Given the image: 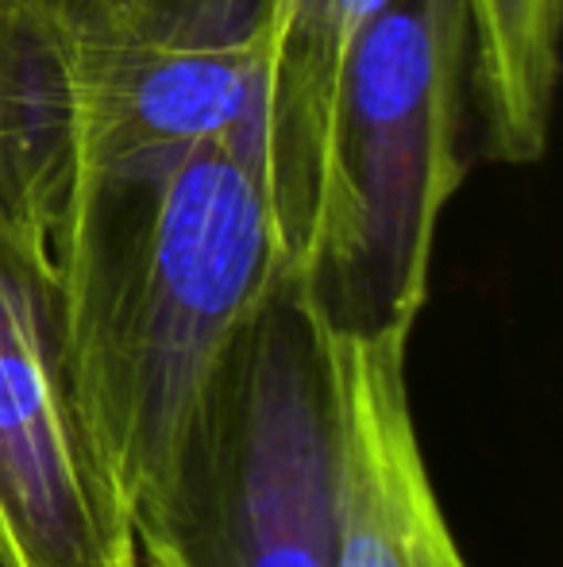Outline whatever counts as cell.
<instances>
[{
    "label": "cell",
    "mask_w": 563,
    "mask_h": 567,
    "mask_svg": "<svg viewBox=\"0 0 563 567\" xmlns=\"http://www.w3.org/2000/svg\"><path fill=\"white\" fill-rule=\"evenodd\" d=\"M46 262L77 405L132 525L163 491L205 374L290 270L259 116L166 171L90 178Z\"/></svg>",
    "instance_id": "1"
},
{
    "label": "cell",
    "mask_w": 563,
    "mask_h": 567,
    "mask_svg": "<svg viewBox=\"0 0 563 567\" xmlns=\"http://www.w3.org/2000/svg\"><path fill=\"white\" fill-rule=\"evenodd\" d=\"M467 8L390 0L347 59L309 236L293 262L332 337H414L440 217L463 186Z\"/></svg>",
    "instance_id": "2"
},
{
    "label": "cell",
    "mask_w": 563,
    "mask_h": 567,
    "mask_svg": "<svg viewBox=\"0 0 563 567\" xmlns=\"http://www.w3.org/2000/svg\"><path fill=\"white\" fill-rule=\"evenodd\" d=\"M336 517L329 332L285 270L205 374L132 537L147 567H332Z\"/></svg>",
    "instance_id": "3"
},
{
    "label": "cell",
    "mask_w": 563,
    "mask_h": 567,
    "mask_svg": "<svg viewBox=\"0 0 563 567\" xmlns=\"http://www.w3.org/2000/svg\"><path fill=\"white\" fill-rule=\"evenodd\" d=\"M274 12L279 0H82L85 182L166 171L259 116Z\"/></svg>",
    "instance_id": "4"
},
{
    "label": "cell",
    "mask_w": 563,
    "mask_h": 567,
    "mask_svg": "<svg viewBox=\"0 0 563 567\" xmlns=\"http://www.w3.org/2000/svg\"><path fill=\"white\" fill-rule=\"evenodd\" d=\"M340 517L332 567H467L409 405V337H332Z\"/></svg>",
    "instance_id": "5"
},
{
    "label": "cell",
    "mask_w": 563,
    "mask_h": 567,
    "mask_svg": "<svg viewBox=\"0 0 563 567\" xmlns=\"http://www.w3.org/2000/svg\"><path fill=\"white\" fill-rule=\"evenodd\" d=\"M82 0H0V217L46 255L85 186Z\"/></svg>",
    "instance_id": "6"
},
{
    "label": "cell",
    "mask_w": 563,
    "mask_h": 567,
    "mask_svg": "<svg viewBox=\"0 0 563 567\" xmlns=\"http://www.w3.org/2000/svg\"><path fill=\"white\" fill-rule=\"evenodd\" d=\"M390 0H279L267 51L259 140L263 182L290 267L316 209L336 93L363 31Z\"/></svg>",
    "instance_id": "7"
},
{
    "label": "cell",
    "mask_w": 563,
    "mask_h": 567,
    "mask_svg": "<svg viewBox=\"0 0 563 567\" xmlns=\"http://www.w3.org/2000/svg\"><path fill=\"white\" fill-rule=\"evenodd\" d=\"M467 105L494 163H541L560 85L563 0H463Z\"/></svg>",
    "instance_id": "8"
}]
</instances>
